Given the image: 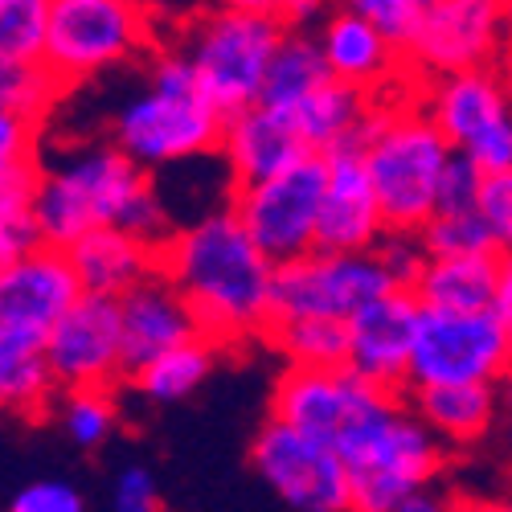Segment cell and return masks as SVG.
Masks as SVG:
<instances>
[{"mask_svg":"<svg viewBox=\"0 0 512 512\" xmlns=\"http://www.w3.org/2000/svg\"><path fill=\"white\" fill-rule=\"evenodd\" d=\"M353 472V504L361 512H431L447 504L439 484L451 447L418 418L402 390H381L336 439Z\"/></svg>","mask_w":512,"mask_h":512,"instance_id":"cell-3","label":"cell"},{"mask_svg":"<svg viewBox=\"0 0 512 512\" xmlns=\"http://www.w3.org/2000/svg\"><path fill=\"white\" fill-rule=\"evenodd\" d=\"M410 406L451 451L480 447L504 410V390L496 381H455V386H414L406 390Z\"/></svg>","mask_w":512,"mask_h":512,"instance_id":"cell-23","label":"cell"},{"mask_svg":"<svg viewBox=\"0 0 512 512\" xmlns=\"http://www.w3.org/2000/svg\"><path fill=\"white\" fill-rule=\"evenodd\" d=\"M226 111L201 87L189 58L168 41L144 58V87L111 115V140L144 168H177L218 156Z\"/></svg>","mask_w":512,"mask_h":512,"instance_id":"cell-4","label":"cell"},{"mask_svg":"<svg viewBox=\"0 0 512 512\" xmlns=\"http://www.w3.org/2000/svg\"><path fill=\"white\" fill-rule=\"evenodd\" d=\"M33 213L46 242L62 250L95 226H123L152 242H164L177 230L164 193L156 189V173L115 140L91 144L78 156L46 168Z\"/></svg>","mask_w":512,"mask_h":512,"instance_id":"cell-2","label":"cell"},{"mask_svg":"<svg viewBox=\"0 0 512 512\" xmlns=\"http://www.w3.org/2000/svg\"><path fill=\"white\" fill-rule=\"evenodd\" d=\"M54 0H0V62H41Z\"/></svg>","mask_w":512,"mask_h":512,"instance_id":"cell-32","label":"cell"},{"mask_svg":"<svg viewBox=\"0 0 512 512\" xmlns=\"http://www.w3.org/2000/svg\"><path fill=\"white\" fill-rule=\"evenodd\" d=\"M250 467L267 484V492L295 512H349L353 472L345 455L328 439L304 431L295 422L267 414V422L250 439Z\"/></svg>","mask_w":512,"mask_h":512,"instance_id":"cell-9","label":"cell"},{"mask_svg":"<svg viewBox=\"0 0 512 512\" xmlns=\"http://www.w3.org/2000/svg\"><path fill=\"white\" fill-rule=\"evenodd\" d=\"M144 9L152 13V21H168V25H181L189 21L197 9H205V0H144Z\"/></svg>","mask_w":512,"mask_h":512,"instance_id":"cell-43","label":"cell"},{"mask_svg":"<svg viewBox=\"0 0 512 512\" xmlns=\"http://www.w3.org/2000/svg\"><path fill=\"white\" fill-rule=\"evenodd\" d=\"M340 5H349V9L365 13L369 21H377L406 50L414 41V33H418V25L426 21V13H431L435 0H340Z\"/></svg>","mask_w":512,"mask_h":512,"instance_id":"cell-34","label":"cell"},{"mask_svg":"<svg viewBox=\"0 0 512 512\" xmlns=\"http://www.w3.org/2000/svg\"><path fill=\"white\" fill-rule=\"evenodd\" d=\"M328 156V189H324V209H320V250H373L386 238L390 222L381 213L369 164H365V148L349 136L336 148L324 152Z\"/></svg>","mask_w":512,"mask_h":512,"instance_id":"cell-18","label":"cell"},{"mask_svg":"<svg viewBox=\"0 0 512 512\" xmlns=\"http://www.w3.org/2000/svg\"><path fill=\"white\" fill-rule=\"evenodd\" d=\"M66 91L70 87L46 62H0V111H13L41 127Z\"/></svg>","mask_w":512,"mask_h":512,"instance_id":"cell-30","label":"cell"},{"mask_svg":"<svg viewBox=\"0 0 512 512\" xmlns=\"http://www.w3.org/2000/svg\"><path fill=\"white\" fill-rule=\"evenodd\" d=\"M66 250L82 279V291H91V295L119 300V295L140 287L144 279L160 275V242L132 234L123 226H95Z\"/></svg>","mask_w":512,"mask_h":512,"instance_id":"cell-22","label":"cell"},{"mask_svg":"<svg viewBox=\"0 0 512 512\" xmlns=\"http://www.w3.org/2000/svg\"><path fill=\"white\" fill-rule=\"evenodd\" d=\"M426 254H496L500 238L492 222L484 218V209H439L422 230Z\"/></svg>","mask_w":512,"mask_h":512,"instance_id":"cell-33","label":"cell"},{"mask_svg":"<svg viewBox=\"0 0 512 512\" xmlns=\"http://www.w3.org/2000/svg\"><path fill=\"white\" fill-rule=\"evenodd\" d=\"M46 357L62 390H119L127 386L123 320L111 295H82L46 340Z\"/></svg>","mask_w":512,"mask_h":512,"instance_id":"cell-15","label":"cell"},{"mask_svg":"<svg viewBox=\"0 0 512 512\" xmlns=\"http://www.w3.org/2000/svg\"><path fill=\"white\" fill-rule=\"evenodd\" d=\"M496 312L512 316V250H500V279H496Z\"/></svg>","mask_w":512,"mask_h":512,"instance_id":"cell-44","label":"cell"},{"mask_svg":"<svg viewBox=\"0 0 512 512\" xmlns=\"http://www.w3.org/2000/svg\"><path fill=\"white\" fill-rule=\"evenodd\" d=\"M484 185H488V173L467 152L455 148L443 168V181H439V209H480Z\"/></svg>","mask_w":512,"mask_h":512,"instance_id":"cell-35","label":"cell"},{"mask_svg":"<svg viewBox=\"0 0 512 512\" xmlns=\"http://www.w3.org/2000/svg\"><path fill=\"white\" fill-rule=\"evenodd\" d=\"M365 148V164L390 230H422L439 209V181L455 152L443 127L414 99H373L353 132Z\"/></svg>","mask_w":512,"mask_h":512,"instance_id":"cell-5","label":"cell"},{"mask_svg":"<svg viewBox=\"0 0 512 512\" xmlns=\"http://www.w3.org/2000/svg\"><path fill=\"white\" fill-rule=\"evenodd\" d=\"M377 259L390 267V275H394V283L398 287H414L418 283V275H422V267H426V246H422V234L418 230H386V238H381L377 246Z\"/></svg>","mask_w":512,"mask_h":512,"instance_id":"cell-36","label":"cell"},{"mask_svg":"<svg viewBox=\"0 0 512 512\" xmlns=\"http://www.w3.org/2000/svg\"><path fill=\"white\" fill-rule=\"evenodd\" d=\"M512 373L508 320L496 308L451 312L418 308L410 390L414 386H455V381H500Z\"/></svg>","mask_w":512,"mask_h":512,"instance_id":"cell-10","label":"cell"},{"mask_svg":"<svg viewBox=\"0 0 512 512\" xmlns=\"http://www.w3.org/2000/svg\"><path fill=\"white\" fill-rule=\"evenodd\" d=\"M9 508L13 512H82L87 496L66 480H33L9 500Z\"/></svg>","mask_w":512,"mask_h":512,"instance_id":"cell-37","label":"cell"},{"mask_svg":"<svg viewBox=\"0 0 512 512\" xmlns=\"http://www.w3.org/2000/svg\"><path fill=\"white\" fill-rule=\"evenodd\" d=\"M111 504L119 512H156L164 500H160V488H156V476L148 467H123L115 476V488H111Z\"/></svg>","mask_w":512,"mask_h":512,"instance_id":"cell-38","label":"cell"},{"mask_svg":"<svg viewBox=\"0 0 512 512\" xmlns=\"http://www.w3.org/2000/svg\"><path fill=\"white\" fill-rule=\"evenodd\" d=\"M119 320H123L127 377L152 357L181 345V340H193L205 332L193 304L185 300V291L168 275H152L127 295H119Z\"/></svg>","mask_w":512,"mask_h":512,"instance_id":"cell-21","label":"cell"},{"mask_svg":"<svg viewBox=\"0 0 512 512\" xmlns=\"http://www.w3.org/2000/svg\"><path fill=\"white\" fill-rule=\"evenodd\" d=\"M390 267L377 259V250H308L300 259L275 267L271 308L279 316H336L349 320L369 300L394 291Z\"/></svg>","mask_w":512,"mask_h":512,"instance_id":"cell-12","label":"cell"},{"mask_svg":"<svg viewBox=\"0 0 512 512\" xmlns=\"http://www.w3.org/2000/svg\"><path fill=\"white\" fill-rule=\"evenodd\" d=\"M418 295L394 287L349 316V369L369 377L373 386L410 390V357L418 328Z\"/></svg>","mask_w":512,"mask_h":512,"instance_id":"cell-17","label":"cell"},{"mask_svg":"<svg viewBox=\"0 0 512 512\" xmlns=\"http://www.w3.org/2000/svg\"><path fill=\"white\" fill-rule=\"evenodd\" d=\"M500 390H504V410L512 414V373H508V377L500 381Z\"/></svg>","mask_w":512,"mask_h":512,"instance_id":"cell-46","label":"cell"},{"mask_svg":"<svg viewBox=\"0 0 512 512\" xmlns=\"http://www.w3.org/2000/svg\"><path fill=\"white\" fill-rule=\"evenodd\" d=\"M205 5H218V9H246V13H275V17H283L287 0H205Z\"/></svg>","mask_w":512,"mask_h":512,"instance_id":"cell-45","label":"cell"},{"mask_svg":"<svg viewBox=\"0 0 512 512\" xmlns=\"http://www.w3.org/2000/svg\"><path fill=\"white\" fill-rule=\"evenodd\" d=\"M263 345L287 365H349V320L336 316H279Z\"/></svg>","mask_w":512,"mask_h":512,"instance_id":"cell-29","label":"cell"},{"mask_svg":"<svg viewBox=\"0 0 512 512\" xmlns=\"http://www.w3.org/2000/svg\"><path fill=\"white\" fill-rule=\"evenodd\" d=\"M418 103L488 177L512 168V87L500 66L418 78Z\"/></svg>","mask_w":512,"mask_h":512,"instance_id":"cell-8","label":"cell"},{"mask_svg":"<svg viewBox=\"0 0 512 512\" xmlns=\"http://www.w3.org/2000/svg\"><path fill=\"white\" fill-rule=\"evenodd\" d=\"M37 246H46V234H41V222L33 209L0 213V263L17 259V254H29Z\"/></svg>","mask_w":512,"mask_h":512,"instance_id":"cell-39","label":"cell"},{"mask_svg":"<svg viewBox=\"0 0 512 512\" xmlns=\"http://www.w3.org/2000/svg\"><path fill=\"white\" fill-rule=\"evenodd\" d=\"M308 152L312 148L300 132V123H295V115L287 107H275L263 99L226 115V132H222V148H218L230 189L275 177L283 168H291L295 160H304Z\"/></svg>","mask_w":512,"mask_h":512,"instance_id":"cell-19","label":"cell"},{"mask_svg":"<svg viewBox=\"0 0 512 512\" xmlns=\"http://www.w3.org/2000/svg\"><path fill=\"white\" fill-rule=\"evenodd\" d=\"M369 107H373L369 91H361V87H353V82L332 74L308 99L295 103L291 115H295V123H300L308 148L312 152H328V148H336L340 140H349L357 132L361 119L369 115Z\"/></svg>","mask_w":512,"mask_h":512,"instance_id":"cell-26","label":"cell"},{"mask_svg":"<svg viewBox=\"0 0 512 512\" xmlns=\"http://www.w3.org/2000/svg\"><path fill=\"white\" fill-rule=\"evenodd\" d=\"M226 345L222 340H213L209 332L193 336V340H181L168 353L152 357L148 365H140L132 377H127V390H136L148 406H177V402H189L205 381L209 373L218 369Z\"/></svg>","mask_w":512,"mask_h":512,"instance_id":"cell-25","label":"cell"},{"mask_svg":"<svg viewBox=\"0 0 512 512\" xmlns=\"http://www.w3.org/2000/svg\"><path fill=\"white\" fill-rule=\"evenodd\" d=\"M377 390H386V386H373L369 377H361L349 365H287L275 377L271 414L304 426V431L336 447L345 426L369 406Z\"/></svg>","mask_w":512,"mask_h":512,"instance_id":"cell-16","label":"cell"},{"mask_svg":"<svg viewBox=\"0 0 512 512\" xmlns=\"http://www.w3.org/2000/svg\"><path fill=\"white\" fill-rule=\"evenodd\" d=\"M504 443H508V455H512V414H508V426H504Z\"/></svg>","mask_w":512,"mask_h":512,"instance_id":"cell-47","label":"cell"},{"mask_svg":"<svg viewBox=\"0 0 512 512\" xmlns=\"http://www.w3.org/2000/svg\"><path fill=\"white\" fill-rule=\"evenodd\" d=\"M275 267L279 263L250 238L230 201L160 242V275L185 291L201 328L226 349L267 336L275 316Z\"/></svg>","mask_w":512,"mask_h":512,"instance_id":"cell-1","label":"cell"},{"mask_svg":"<svg viewBox=\"0 0 512 512\" xmlns=\"http://www.w3.org/2000/svg\"><path fill=\"white\" fill-rule=\"evenodd\" d=\"M324 189H328V156L308 152L304 160H295L275 177L234 185L230 209L275 263H287L316 250Z\"/></svg>","mask_w":512,"mask_h":512,"instance_id":"cell-11","label":"cell"},{"mask_svg":"<svg viewBox=\"0 0 512 512\" xmlns=\"http://www.w3.org/2000/svg\"><path fill=\"white\" fill-rule=\"evenodd\" d=\"M324 58L332 66L336 78L353 82V87L369 91L373 99H386V87L402 74H414L406 62V50L381 29L377 21H369L365 13L349 9V5H332V13L320 21L316 29Z\"/></svg>","mask_w":512,"mask_h":512,"instance_id":"cell-20","label":"cell"},{"mask_svg":"<svg viewBox=\"0 0 512 512\" xmlns=\"http://www.w3.org/2000/svg\"><path fill=\"white\" fill-rule=\"evenodd\" d=\"M33 140H37V123L0 111V160H21L33 156Z\"/></svg>","mask_w":512,"mask_h":512,"instance_id":"cell-41","label":"cell"},{"mask_svg":"<svg viewBox=\"0 0 512 512\" xmlns=\"http://www.w3.org/2000/svg\"><path fill=\"white\" fill-rule=\"evenodd\" d=\"M496 279H500V250L496 254H435V259H426L410 291L426 308L484 312V308H496Z\"/></svg>","mask_w":512,"mask_h":512,"instance_id":"cell-24","label":"cell"},{"mask_svg":"<svg viewBox=\"0 0 512 512\" xmlns=\"http://www.w3.org/2000/svg\"><path fill=\"white\" fill-rule=\"evenodd\" d=\"M82 295L87 291L62 246L46 242L0 263V345L46 349L50 332Z\"/></svg>","mask_w":512,"mask_h":512,"instance_id":"cell-13","label":"cell"},{"mask_svg":"<svg viewBox=\"0 0 512 512\" xmlns=\"http://www.w3.org/2000/svg\"><path fill=\"white\" fill-rule=\"evenodd\" d=\"M480 209H484V218L492 222V230L500 238V250H512V168L488 177Z\"/></svg>","mask_w":512,"mask_h":512,"instance_id":"cell-40","label":"cell"},{"mask_svg":"<svg viewBox=\"0 0 512 512\" xmlns=\"http://www.w3.org/2000/svg\"><path fill=\"white\" fill-rule=\"evenodd\" d=\"M336 0H287L283 21L287 29H320V21L332 13Z\"/></svg>","mask_w":512,"mask_h":512,"instance_id":"cell-42","label":"cell"},{"mask_svg":"<svg viewBox=\"0 0 512 512\" xmlns=\"http://www.w3.org/2000/svg\"><path fill=\"white\" fill-rule=\"evenodd\" d=\"M508 353H512V316H508Z\"/></svg>","mask_w":512,"mask_h":512,"instance_id":"cell-48","label":"cell"},{"mask_svg":"<svg viewBox=\"0 0 512 512\" xmlns=\"http://www.w3.org/2000/svg\"><path fill=\"white\" fill-rule=\"evenodd\" d=\"M512 46V0H435L426 21L406 46L418 78L500 66Z\"/></svg>","mask_w":512,"mask_h":512,"instance_id":"cell-14","label":"cell"},{"mask_svg":"<svg viewBox=\"0 0 512 512\" xmlns=\"http://www.w3.org/2000/svg\"><path fill=\"white\" fill-rule=\"evenodd\" d=\"M173 46L197 70L205 95L226 115L263 99L271 58L287 33V21L275 13H246L205 5L173 29Z\"/></svg>","mask_w":512,"mask_h":512,"instance_id":"cell-6","label":"cell"},{"mask_svg":"<svg viewBox=\"0 0 512 512\" xmlns=\"http://www.w3.org/2000/svg\"><path fill=\"white\" fill-rule=\"evenodd\" d=\"M58 398H62V386L54 377L46 349L0 345V402H5L13 418H25V422L50 418Z\"/></svg>","mask_w":512,"mask_h":512,"instance_id":"cell-27","label":"cell"},{"mask_svg":"<svg viewBox=\"0 0 512 512\" xmlns=\"http://www.w3.org/2000/svg\"><path fill=\"white\" fill-rule=\"evenodd\" d=\"M115 390H62L54 418L62 426V435L78 447V451H99L119 426V410H115Z\"/></svg>","mask_w":512,"mask_h":512,"instance_id":"cell-31","label":"cell"},{"mask_svg":"<svg viewBox=\"0 0 512 512\" xmlns=\"http://www.w3.org/2000/svg\"><path fill=\"white\" fill-rule=\"evenodd\" d=\"M324 78H332V66L324 58L316 29H287L275 58H271L267 82H263V103L291 111L300 99H308Z\"/></svg>","mask_w":512,"mask_h":512,"instance_id":"cell-28","label":"cell"},{"mask_svg":"<svg viewBox=\"0 0 512 512\" xmlns=\"http://www.w3.org/2000/svg\"><path fill=\"white\" fill-rule=\"evenodd\" d=\"M156 50V21L144 0H54L46 62L66 87L148 58Z\"/></svg>","mask_w":512,"mask_h":512,"instance_id":"cell-7","label":"cell"}]
</instances>
